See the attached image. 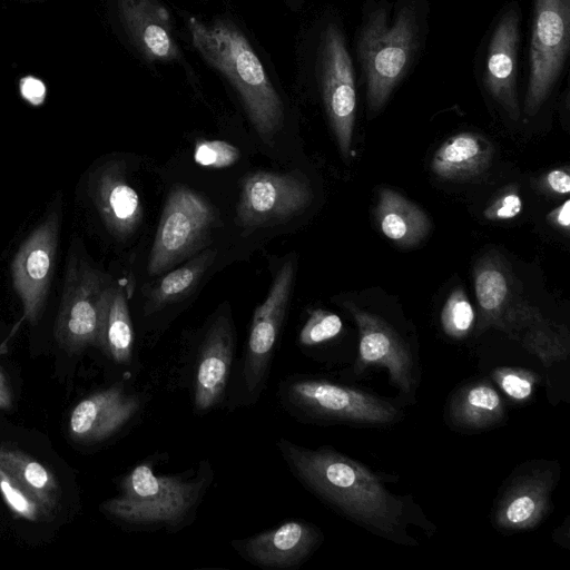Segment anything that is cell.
<instances>
[{"label":"cell","instance_id":"obj_1","mask_svg":"<svg viewBox=\"0 0 570 570\" xmlns=\"http://www.w3.org/2000/svg\"><path fill=\"white\" fill-rule=\"evenodd\" d=\"M276 448L291 473L337 513L399 544H417L407 527L434 529L410 497L390 492L365 465L332 448H305L281 438Z\"/></svg>","mask_w":570,"mask_h":570},{"label":"cell","instance_id":"obj_2","mask_svg":"<svg viewBox=\"0 0 570 570\" xmlns=\"http://www.w3.org/2000/svg\"><path fill=\"white\" fill-rule=\"evenodd\" d=\"M155 464L149 458L135 465L100 510L130 529L177 533L194 521L214 472L208 460L177 474H159Z\"/></svg>","mask_w":570,"mask_h":570},{"label":"cell","instance_id":"obj_3","mask_svg":"<svg viewBox=\"0 0 570 570\" xmlns=\"http://www.w3.org/2000/svg\"><path fill=\"white\" fill-rule=\"evenodd\" d=\"M473 279L480 311L479 332L495 327L520 342L546 365L566 357L567 328L544 317L523 296L520 282L500 253L483 255L474 266Z\"/></svg>","mask_w":570,"mask_h":570},{"label":"cell","instance_id":"obj_4","mask_svg":"<svg viewBox=\"0 0 570 570\" xmlns=\"http://www.w3.org/2000/svg\"><path fill=\"white\" fill-rule=\"evenodd\" d=\"M194 48L237 91L259 137L269 142L284 122V105L245 35L230 21H187Z\"/></svg>","mask_w":570,"mask_h":570},{"label":"cell","instance_id":"obj_5","mask_svg":"<svg viewBox=\"0 0 570 570\" xmlns=\"http://www.w3.org/2000/svg\"><path fill=\"white\" fill-rule=\"evenodd\" d=\"M277 395L283 407L304 422L385 426L402 416L385 399L323 379L287 377L279 382Z\"/></svg>","mask_w":570,"mask_h":570},{"label":"cell","instance_id":"obj_6","mask_svg":"<svg viewBox=\"0 0 570 570\" xmlns=\"http://www.w3.org/2000/svg\"><path fill=\"white\" fill-rule=\"evenodd\" d=\"M416 47L415 16L409 7L389 24L385 10L373 12L362 29L358 55L366 78L367 101L377 111L409 69Z\"/></svg>","mask_w":570,"mask_h":570},{"label":"cell","instance_id":"obj_7","mask_svg":"<svg viewBox=\"0 0 570 570\" xmlns=\"http://www.w3.org/2000/svg\"><path fill=\"white\" fill-rule=\"evenodd\" d=\"M106 286L97 269L78 255H69L55 325L56 341L69 354L90 346L99 348L101 298Z\"/></svg>","mask_w":570,"mask_h":570},{"label":"cell","instance_id":"obj_8","mask_svg":"<svg viewBox=\"0 0 570 570\" xmlns=\"http://www.w3.org/2000/svg\"><path fill=\"white\" fill-rule=\"evenodd\" d=\"M216 219L212 205L197 193L177 187L164 205L148 259V274L158 275L194 253Z\"/></svg>","mask_w":570,"mask_h":570},{"label":"cell","instance_id":"obj_9","mask_svg":"<svg viewBox=\"0 0 570 570\" xmlns=\"http://www.w3.org/2000/svg\"><path fill=\"white\" fill-rule=\"evenodd\" d=\"M570 45V0H535L524 110L533 116L560 76Z\"/></svg>","mask_w":570,"mask_h":570},{"label":"cell","instance_id":"obj_10","mask_svg":"<svg viewBox=\"0 0 570 570\" xmlns=\"http://www.w3.org/2000/svg\"><path fill=\"white\" fill-rule=\"evenodd\" d=\"M560 476L552 461H531L518 466L500 488L491 514L501 532L514 533L534 529L552 508L551 494Z\"/></svg>","mask_w":570,"mask_h":570},{"label":"cell","instance_id":"obj_11","mask_svg":"<svg viewBox=\"0 0 570 570\" xmlns=\"http://www.w3.org/2000/svg\"><path fill=\"white\" fill-rule=\"evenodd\" d=\"M59 203L52 205L21 243L11 263L13 288L22 304L23 317L32 325L42 315L53 276L61 226Z\"/></svg>","mask_w":570,"mask_h":570},{"label":"cell","instance_id":"obj_12","mask_svg":"<svg viewBox=\"0 0 570 570\" xmlns=\"http://www.w3.org/2000/svg\"><path fill=\"white\" fill-rule=\"evenodd\" d=\"M293 281L294 264L287 261L278 271L266 299L254 312L240 373L248 404L255 403L265 389Z\"/></svg>","mask_w":570,"mask_h":570},{"label":"cell","instance_id":"obj_13","mask_svg":"<svg viewBox=\"0 0 570 570\" xmlns=\"http://www.w3.org/2000/svg\"><path fill=\"white\" fill-rule=\"evenodd\" d=\"M318 76L326 114L344 158L351 154L356 91L353 65L345 40L335 24L322 33Z\"/></svg>","mask_w":570,"mask_h":570},{"label":"cell","instance_id":"obj_14","mask_svg":"<svg viewBox=\"0 0 570 570\" xmlns=\"http://www.w3.org/2000/svg\"><path fill=\"white\" fill-rule=\"evenodd\" d=\"M308 181L299 174L261 171L244 180L236 220L243 227H257L292 217L312 200Z\"/></svg>","mask_w":570,"mask_h":570},{"label":"cell","instance_id":"obj_15","mask_svg":"<svg viewBox=\"0 0 570 570\" xmlns=\"http://www.w3.org/2000/svg\"><path fill=\"white\" fill-rule=\"evenodd\" d=\"M360 335L357 367H384L390 382L404 395H413L416 384L414 356L403 337L381 316L345 302Z\"/></svg>","mask_w":570,"mask_h":570},{"label":"cell","instance_id":"obj_16","mask_svg":"<svg viewBox=\"0 0 570 570\" xmlns=\"http://www.w3.org/2000/svg\"><path fill=\"white\" fill-rule=\"evenodd\" d=\"M323 539L316 525L289 520L273 529L233 540L230 544L243 559L259 568L293 569L304 563Z\"/></svg>","mask_w":570,"mask_h":570},{"label":"cell","instance_id":"obj_17","mask_svg":"<svg viewBox=\"0 0 570 570\" xmlns=\"http://www.w3.org/2000/svg\"><path fill=\"white\" fill-rule=\"evenodd\" d=\"M235 331L229 315H218L207 328L195 361L193 406L197 414L216 407L226 393L233 366Z\"/></svg>","mask_w":570,"mask_h":570},{"label":"cell","instance_id":"obj_18","mask_svg":"<svg viewBox=\"0 0 570 570\" xmlns=\"http://www.w3.org/2000/svg\"><path fill=\"white\" fill-rule=\"evenodd\" d=\"M141 407L137 394L120 385L97 391L81 400L71 411L68 429L79 442L104 441L128 424Z\"/></svg>","mask_w":570,"mask_h":570},{"label":"cell","instance_id":"obj_19","mask_svg":"<svg viewBox=\"0 0 570 570\" xmlns=\"http://www.w3.org/2000/svg\"><path fill=\"white\" fill-rule=\"evenodd\" d=\"M90 195L112 236L124 240L137 230L142 217L140 199L119 164H105L92 174Z\"/></svg>","mask_w":570,"mask_h":570},{"label":"cell","instance_id":"obj_20","mask_svg":"<svg viewBox=\"0 0 570 570\" xmlns=\"http://www.w3.org/2000/svg\"><path fill=\"white\" fill-rule=\"evenodd\" d=\"M117 4L124 28L146 60L179 59L170 16L158 0H117Z\"/></svg>","mask_w":570,"mask_h":570},{"label":"cell","instance_id":"obj_21","mask_svg":"<svg viewBox=\"0 0 570 570\" xmlns=\"http://www.w3.org/2000/svg\"><path fill=\"white\" fill-rule=\"evenodd\" d=\"M518 46L519 16L512 9L502 16L492 35L487 58L485 86L513 120L520 117L517 94Z\"/></svg>","mask_w":570,"mask_h":570},{"label":"cell","instance_id":"obj_22","mask_svg":"<svg viewBox=\"0 0 570 570\" xmlns=\"http://www.w3.org/2000/svg\"><path fill=\"white\" fill-rule=\"evenodd\" d=\"M505 416L501 395L493 385L476 381L461 386L448 405V419L459 430L476 432L498 426Z\"/></svg>","mask_w":570,"mask_h":570},{"label":"cell","instance_id":"obj_23","mask_svg":"<svg viewBox=\"0 0 570 570\" xmlns=\"http://www.w3.org/2000/svg\"><path fill=\"white\" fill-rule=\"evenodd\" d=\"M493 153V145L484 136L460 132L445 140L434 153L431 169L442 179H469L488 169Z\"/></svg>","mask_w":570,"mask_h":570},{"label":"cell","instance_id":"obj_24","mask_svg":"<svg viewBox=\"0 0 570 570\" xmlns=\"http://www.w3.org/2000/svg\"><path fill=\"white\" fill-rule=\"evenodd\" d=\"M375 217L381 232L402 247L416 245L431 228L428 215L419 206L389 188L379 193Z\"/></svg>","mask_w":570,"mask_h":570},{"label":"cell","instance_id":"obj_25","mask_svg":"<svg viewBox=\"0 0 570 570\" xmlns=\"http://www.w3.org/2000/svg\"><path fill=\"white\" fill-rule=\"evenodd\" d=\"M134 348V328L125 293L106 286L101 298L99 350L115 363L130 362Z\"/></svg>","mask_w":570,"mask_h":570},{"label":"cell","instance_id":"obj_26","mask_svg":"<svg viewBox=\"0 0 570 570\" xmlns=\"http://www.w3.org/2000/svg\"><path fill=\"white\" fill-rule=\"evenodd\" d=\"M0 464L4 466L51 513L58 507L60 488L56 475L27 453L0 445Z\"/></svg>","mask_w":570,"mask_h":570},{"label":"cell","instance_id":"obj_27","mask_svg":"<svg viewBox=\"0 0 570 570\" xmlns=\"http://www.w3.org/2000/svg\"><path fill=\"white\" fill-rule=\"evenodd\" d=\"M216 256L207 249L183 266L166 274L149 292L145 314L149 315L183 299L198 284Z\"/></svg>","mask_w":570,"mask_h":570},{"label":"cell","instance_id":"obj_28","mask_svg":"<svg viewBox=\"0 0 570 570\" xmlns=\"http://www.w3.org/2000/svg\"><path fill=\"white\" fill-rule=\"evenodd\" d=\"M0 494L8 509L16 518L38 522L47 520L53 515V513H51L1 464Z\"/></svg>","mask_w":570,"mask_h":570},{"label":"cell","instance_id":"obj_29","mask_svg":"<svg viewBox=\"0 0 570 570\" xmlns=\"http://www.w3.org/2000/svg\"><path fill=\"white\" fill-rule=\"evenodd\" d=\"M474 324L473 307L462 288L453 289L441 312L444 333L455 340L468 336Z\"/></svg>","mask_w":570,"mask_h":570},{"label":"cell","instance_id":"obj_30","mask_svg":"<svg viewBox=\"0 0 570 570\" xmlns=\"http://www.w3.org/2000/svg\"><path fill=\"white\" fill-rule=\"evenodd\" d=\"M342 327L338 315L321 308L314 309L298 334V343L305 347L320 345L336 337Z\"/></svg>","mask_w":570,"mask_h":570},{"label":"cell","instance_id":"obj_31","mask_svg":"<svg viewBox=\"0 0 570 570\" xmlns=\"http://www.w3.org/2000/svg\"><path fill=\"white\" fill-rule=\"evenodd\" d=\"M492 377L504 394L518 402L530 400L538 382L535 373L514 367L497 368Z\"/></svg>","mask_w":570,"mask_h":570},{"label":"cell","instance_id":"obj_32","mask_svg":"<svg viewBox=\"0 0 570 570\" xmlns=\"http://www.w3.org/2000/svg\"><path fill=\"white\" fill-rule=\"evenodd\" d=\"M236 146L224 140H198L194 149V160L209 168H225L239 159Z\"/></svg>","mask_w":570,"mask_h":570},{"label":"cell","instance_id":"obj_33","mask_svg":"<svg viewBox=\"0 0 570 570\" xmlns=\"http://www.w3.org/2000/svg\"><path fill=\"white\" fill-rule=\"evenodd\" d=\"M522 209V202L514 187H505L485 208L484 216L490 220H504L514 218Z\"/></svg>","mask_w":570,"mask_h":570},{"label":"cell","instance_id":"obj_34","mask_svg":"<svg viewBox=\"0 0 570 570\" xmlns=\"http://www.w3.org/2000/svg\"><path fill=\"white\" fill-rule=\"evenodd\" d=\"M19 91L29 104L40 105L46 98L47 88L40 78L28 75L19 80Z\"/></svg>","mask_w":570,"mask_h":570},{"label":"cell","instance_id":"obj_35","mask_svg":"<svg viewBox=\"0 0 570 570\" xmlns=\"http://www.w3.org/2000/svg\"><path fill=\"white\" fill-rule=\"evenodd\" d=\"M539 184L550 193L557 195H567L570 191V175L568 168H557L550 170L541 178Z\"/></svg>","mask_w":570,"mask_h":570},{"label":"cell","instance_id":"obj_36","mask_svg":"<svg viewBox=\"0 0 570 570\" xmlns=\"http://www.w3.org/2000/svg\"><path fill=\"white\" fill-rule=\"evenodd\" d=\"M547 220L554 227L569 232L570 226V200H566L562 205L552 209L547 215Z\"/></svg>","mask_w":570,"mask_h":570},{"label":"cell","instance_id":"obj_37","mask_svg":"<svg viewBox=\"0 0 570 570\" xmlns=\"http://www.w3.org/2000/svg\"><path fill=\"white\" fill-rule=\"evenodd\" d=\"M12 391L0 366V410H9L12 406Z\"/></svg>","mask_w":570,"mask_h":570}]
</instances>
